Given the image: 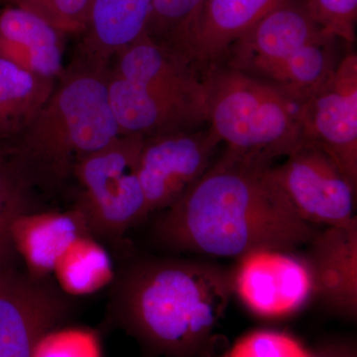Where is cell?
Instances as JSON below:
<instances>
[{"label":"cell","instance_id":"7402d4cb","mask_svg":"<svg viewBox=\"0 0 357 357\" xmlns=\"http://www.w3.org/2000/svg\"><path fill=\"white\" fill-rule=\"evenodd\" d=\"M8 6L29 11L66 35L83 33L89 0H4Z\"/></svg>","mask_w":357,"mask_h":357},{"label":"cell","instance_id":"ffe728a7","mask_svg":"<svg viewBox=\"0 0 357 357\" xmlns=\"http://www.w3.org/2000/svg\"><path fill=\"white\" fill-rule=\"evenodd\" d=\"M39 190L27 167L13 155L0 164V274L17 269L11 229L18 218L39 211Z\"/></svg>","mask_w":357,"mask_h":357},{"label":"cell","instance_id":"30bf717a","mask_svg":"<svg viewBox=\"0 0 357 357\" xmlns=\"http://www.w3.org/2000/svg\"><path fill=\"white\" fill-rule=\"evenodd\" d=\"M220 143L208 124L145 137L139 177L149 213L170 208L199 180L215 161Z\"/></svg>","mask_w":357,"mask_h":357},{"label":"cell","instance_id":"484cf974","mask_svg":"<svg viewBox=\"0 0 357 357\" xmlns=\"http://www.w3.org/2000/svg\"><path fill=\"white\" fill-rule=\"evenodd\" d=\"M13 155V147L11 142H0V164L6 162Z\"/></svg>","mask_w":357,"mask_h":357},{"label":"cell","instance_id":"9a60e30c","mask_svg":"<svg viewBox=\"0 0 357 357\" xmlns=\"http://www.w3.org/2000/svg\"><path fill=\"white\" fill-rule=\"evenodd\" d=\"M281 0H204L177 54L199 69L220 62Z\"/></svg>","mask_w":357,"mask_h":357},{"label":"cell","instance_id":"7c38bea8","mask_svg":"<svg viewBox=\"0 0 357 357\" xmlns=\"http://www.w3.org/2000/svg\"><path fill=\"white\" fill-rule=\"evenodd\" d=\"M109 70L129 82L206 110L203 69L146 33L119 52Z\"/></svg>","mask_w":357,"mask_h":357},{"label":"cell","instance_id":"cb8c5ba5","mask_svg":"<svg viewBox=\"0 0 357 357\" xmlns=\"http://www.w3.org/2000/svg\"><path fill=\"white\" fill-rule=\"evenodd\" d=\"M319 27L347 44L356 41L357 0H304Z\"/></svg>","mask_w":357,"mask_h":357},{"label":"cell","instance_id":"8992f818","mask_svg":"<svg viewBox=\"0 0 357 357\" xmlns=\"http://www.w3.org/2000/svg\"><path fill=\"white\" fill-rule=\"evenodd\" d=\"M304 0H281L229 47L222 62L283 91L310 47L326 36Z\"/></svg>","mask_w":357,"mask_h":357},{"label":"cell","instance_id":"6da1fadb","mask_svg":"<svg viewBox=\"0 0 357 357\" xmlns=\"http://www.w3.org/2000/svg\"><path fill=\"white\" fill-rule=\"evenodd\" d=\"M273 162L225 149L199 180L157 218L166 248L215 257L292 251L317 234L294 210Z\"/></svg>","mask_w":357,"mask_h":357},{"label":"cell","instance_id":"8fae6325","mask_svg":"<svg viewBox=\"0 0 357 357\" xmlns=\"http://www.w3.org/2000/svg\"><path fill=\"white\" fill-rule=\"evenodd\" d=\"M232 283L249 311L264 319L292 316L314 296L306 258L291 251L256 250L241 256Z\"/></svg>","mask_w":357,"mask_h":357},{"label":"cell","instance_id":"9c48e42d","mask_svg":"<svg viewBox=\"0 0 357 357\" xmlns=\"http://www.w3.org/2000/svg\"><path fill=\"white\" fill-rule=\"evenodd\" d=\"M303 142L321 148L357 189V55L349 49L332 76L301 105Z\"/></svg>","mask_w":357,"mask_h":357},{"label":"cell","instance_id":"277c9868","mask_svg":"<svg viewBox=\"0 0 357 357\" xmlns=\"http://www.w3.org/2000/svg\"><path fill=\"white\" fill-rule=\"evenodd\" d=\"M208 126L227 149L274 162L303 143L299 103L222 61L203 68Z\"/></svg>","mask_w":357,"mask_h":357},{"label":"cell","instance_id":"d6986e66","mask_svg":"<svg viewBox=\"0 0 357 357\" xmlns=\"http://www.w3.org/2000/svg\"><path fill=\"white\" fill-rule=\"evenodd\" d=\"M57 82L0 58V142H13L22 132Z\"/></svg>","mask_w":357,"mask_h":357},{"label":"cell","instance_id":"e0dca14e","mask_svg":"<svg viewBox=\"0 0 357 357\" xmlns=\"http://www.w3.org/2000/svg\"><path fill=\"white\" fill-rule=\"evenodd\" d=\"M151 0H89L86 27L76 57L109 67L119 52L146 33Z\"/></svg>","mask_w":357,"mask_h":357},{"label":"cell","instance_id":"44dd1931","mask_svg":"<svg viewBox=\"0 0 357 357\" xmlns=\"http://www.w3.org/2000/svg\"><path fill=\"white\" fill-rule=\"evenodd\" d=\"M204 0H151L146 34L174 52L183 44Z\"/></svg>","mask_w":357,"mask_h":357},{"label":"cell","instance_id":"4fadbf2b","mask_svg":"<svg viewBox=\"0 0 357 357\" xmlns=\"http://www.w3.org/2000/svg\"><path fill=\"white\" fill-rule=\"evenodd\" d=\"M107 89L110 107L123 135L145 138L208 124L206 109L129 82L110 70Z\"/></svg>","mask_w":357,"mask_h":357},{"label":"cell","instance_id":"2e32d148","mask_svg":"<svg viewBox=\"0 0 357 357\" xmlns=\"http://www.w3.org/2000/svg\"><path fill=\"white\" fill-rule=\"evenodd\" d=\"M65 37L20 7L0 10V58L39 76L58 81L64 74Z\"/></svg>","mask_w":357,"mask_h":357},{"label":"cell","instance_id":"5bb4252c","mask_svg":"<svg viewBox=\"0 0 357 357\" xmlns=\"http://www.w3.org/2000/svg\"><path fill=\"white\" fill-rule=\"evenodd\" d=\"M306 257L314 295L342 318L357 316V227H326L312 237Z\"/></svg>","mask_w":357,"mask_h":357},{"label":"cell","instance_id":"7a4b0ae2","mask_svg":"<svg viewBox=\"0 0 357 357\" xmlns=\"http://www.w3.org/2000/svg\"><path fill=\"white\" fill-rule=\"evenodd\" d=\"M232 294V273L217 265L137 260L114 279L107 326L133 337L144 357H218Z\"/></svg>","mask_w":357,"mask_h":357},{"label":"cell","instance_id":"52a82bcc","mask_svg":"<svg viewBox=\"0 0 357 357\" xmlns=\"http://www.w3.org/2000/svg\"><path fill=\"white\" fill-rule=\"evenodd\" d=\"M73 312L72 301L50 277L18 269L0 274V357H36L47 335Z\"/></svg>","mask_w":357,"mask_h":357},{"label":"cell","instance_id":"5b68a950","mask_svg":"<svg viewBox=\"0 0 357 357\" xmlns=\"http://www.w3.org/2000/svg\"><path fill=\"white\" fill-rule=\"evenodd\" d=\"M144 137L122 135L81 160L73 171L77 192L74 210L89 234L119 241L148 215L139 177V155Z\"/></svg>","mask_w":357,"mask_h":357},{"label":"cell","instance_id":"603a6c76","mask_svg":"<svg viewBox=\"0 0 357 357\" xmlns=\"http://www.w3.org/2000/svg\"><path fill=\"white\" fill-rule=\"evenodd\" d=\"M311 351L289 333L272 330L244 335L222 357H309Z\"/></svg>","mask_w":357,"mask_h":357},{"label":"cell","instance_id":"ba28073f","mask_svg":"<svg viewBox=\"0 0 357 357\" xmlns=\"http://www.w3.org/2000/svg\"><path fill=\"white\" fill-rule=\"evenodd\" d=\"M273 166L274 177L294 210L309 225L357 227L356 189L321 148L303 142Z\"/></svg>","mask_w":357,"mask_h":357},{"label":"cell","instance_id":"ac0fdd59","mask_svg":"<svg viewBox=\"0 0 357 357\" xmlns=\"http://www.w3.org/2000/svg\"><path fill=\"white\" fill-rule=\"evenodd\" d=\"M89 231L76 210L68 213H26L13 223L11 237L26 273L46 278L55 271L69 249Z\"/></svg>","mask_w":357,"mask_h":357},{"label":"cell","instance_id":"3957f363","mask_svg":"<svg viewBox=\"0 0 357 357\" xmlns=\"http://www.w3.org/2000/svg\"><path fill=\"white\" fill-rule=\"evenodd\" d=\"M109 69L66 67L44 107L11 142L41 190L72 178L81 160L122 135L109 98Z\"/></svg>","mask_w":357,"mask_h":357},{"label":"cell","instance_id":"d4e9b609","mask_svg":"<svg viewBox=\"0 0 357 357\" xmlns=\"http://www.w3.org/2000/svg\"><path fill=\"white\" fill-rule=\"evenodd\" d=\"M309 357H357L356 345L347 340H337L319 345Z\"/></svg>","mask_w":357,"mask_h":357}]
</instances>
